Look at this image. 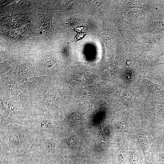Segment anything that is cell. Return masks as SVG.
<instances>
[{"instance_id": "1", "label": "cell", "mask_w": 164, "mask_h": 164, "mask_svg": "<svg viewBox=\"0 0 164 164\" xmlns=\"http://www.w3.org/2000/svg\"><path fill=\"white\" fill-rule=\"evenodd\" d=\"M36 139L28 125L12 124L0 127V154L16 156L29 149Z\"/></svg>"}, {"instance_id": "6", "label": "cell", "mask_w": 164, "mask_h": 164, "mask_svg": "<svg viewBox=\"0 0 164 164\" xmlns=\"http://www.w3.org/2000/svg\"><path fill=\"white\" fill-rule=\"evenodd\" d=\"M144 82L147 88L153 94L158 96H164V85L163 84L154 83L146 79H144Z\"/></svg>"}, {"instance_id": "12", "label": "cell", "mask_w": 164, "mask_h": 164, "mask_svg": "<svg viewBox=\"0 0 164 164\" xmlns=\"http://www.w3.org/2000/svg\"><path fill=\"white\" fill-rule=\"evenodd\" d=\"M146 56L147 54L145 53L138 56L134 60V66L138 71L140 72L142 63Z\"/></svg>"}, {"instance_id": "15", "label": "cell", "mask_w": 164, "mask_h": 164, "mask_svg": "<svg viewBox=\"0 0 164 164\" xmlns=\"http://www.w3.org/2000/svg\"><path fill=\"white\" fill-rule=\"evenodd\" d=\"M77 139L76 137L72 136L67 138L64 140V144L69 148H71L76 143Z\"/></svg>"}, {"instance_id": "18", "label": "cell", "mask_w": 164, "mask_h": 164, "mask_svg": "<svg viewBox=\"0 0 164 164\" xmlns=\"http://www.w3.org/2000/svg\"><path fill=\"white\" fill-rule=\"evenodd\" d=\"M11 91L12 94L18 98L22 99L23 96L22 94L17 89L15 88H11Z\"/></svg>"}, {"instance_id": "20", "label": "cell", "mask_w": 164, "mask_h": 164, "mask_svg": "<svg viewBox=\"0 0 164 164\" xmlns=\"http://www.w3.org/2000/svg\"><path fill=\"white\" fill-rule=\"evenodd\" d=\"M45 65L47 67H50L52 66L53 64V60H50V59L47 58L45 59L44 63Z\"/></svg>"}, {"instance_id": "5", "label": "cell", "mask_w": 164, "mask_h": 164, "mask_svg": "<svg viewBox=\"0 0 164 164\" xmlns=\"http://www.w3.org/2000/svg\"><path fill=\"white\" fill-rule=\"evenodd\" d=\"M138 138L142 149L145 163L147 164H153L150 156V140L145 133L139 134Z\"/></svg>"}, {"instance_id": "3", "label": "cell", "mask_w": 164, "mask_h": 164, "mask_svg": "<svg viewBox=\"0 0 164 164\" xmlns=\"http://www.w3.org/2000/svg\"><path fill=\"white\" fill-rule=\"evenodd\" d=\"M45 154L40 145L36 140L29 149L16 156V162L18 164H29L37 156Z\"/></svg>"}, {"instance_id": "4", "label": "cell", "mask_w": 164, "mask_h": 164, "mask_svg": "<svg viewBox=\"0 0 164 164\" xmlns=\"http://www.w3.org/2000/svg\"><path fill=\"white\" fill-rule=\"evenodd\" d=\"M36 141L40 145L45 155H48L56 152L57 144L52 137L36 138Z\"/></svg>"}, {"instance_id": "8", "label": "cell", "mask_w": 164, "mask_h": 164, "mask_svg": "<svg viewBox=\"0 0 164 164\" xmlns=\"http://www.w3.org/2000/svg\"><path fill=\"white\" fill-rule=\"evenodd\" d=\"M0 127L9 124H17L28 125L29 123L11 118L7 116L0 114Z\"/></svg>"}, {"instance_id": "11", "label": "cell", "mask_w": 164, "mask_h": 164, "mask_svg": "<svg viewBox=\"0 0 164 164\" xmlns=\"http://www.w3.org/2000/svg\"><path fill=\"white\" fill-rule=\"evenodd\" d=\"M164 66V53L158 55L155 59L153 63L152 70H155L158 68Z\"/></svg>"}, {"instance_id": "16", "label": "cell", "mask_w": 164, "mask_h": 164, "mask_svg": "<svg viewBox=\"0 0 164 164\" xmlns=\"http://www.w3.org/2000/svg\"><path fill=\"white\" fill-rule=\"evenodd\" d=\"M127 153L126 150L123 148L120 152L118 156V161L120 164H124L126 161Z\"/></svg>"}, {"instance_id": "7", "label": "cell", "mask_w": 164, "mask_h": 164, "mask_svg": "<svg viewBox=\"0 0 164 164\" xmlns=\"http://www.w3.org/2000/svg\"><path fill=\"white\" fill-rule=\"evenodd\" d=\"M101 87L99 83L82 87L80 94L85 98H92Z\"/></svg>"}, {"instance_id": "14", "label": "cell", "mask_w": 164, "mask_h": 164, "mask_svg": "<svg viewBox=\"0 0 164 164\" xmlns=\"http://www.w3.org/2000/svg\"><path fill=\"white\" fill-rule=\"evenodd\" d=\"M129 157V164H139L140 162L139 157L135 151H132L130 152Z\"/></svg>"}, {"instance_id": "13", "label": "cell", "mask_w": 164, "mask_h": 164, "mask_svg": "<svg viewBox=\"0 0 164 164\" xmlns=\"http://www.w3.org/2000/svg\"><path fill=\"white\" fill-rule=\"evenodd\" d=\"M150 114L154 116H156L159 117L164 112V104L160 105L156 107L149 109Z\"/></svg>"}, {"instance_id": "19", "label": "cell", "mask_w": 164, "mask_h": 164, "mask_svg": "<svg viewBox=\"0 0 164 164\" xmlns=\"http://www.w3.org/2000/svg\"><path fill=\"white\" fill-rule=\"evenodd\" d=\"M158 159L161 164H164V151H161L159 152Z\"/></svg>"}, {"instance_id": "17", "label": "cell", "mask_w": 164, "mask_h": 164, "mask_svg": "<svg viewBox=\"0 0 164 164\" xmlns=\"http://www.w3.org/2000/svg\"><path fill=\"white\" fill-rule=\"evenodd\" d=\"M164 26L162 22H155L152 24V29L155 31H158L162 30L164 28Z\"/></svg>"}, {"instance_id": "10", "label": "cell", "mask_w": 164, "mask_h": 164, "mask_svg": "<svg viewBox=\"0 0 164 164\" xmlns=\"http://www.w3.org/2000/svg\"><path fill=\"white\" fill-rule=\"evenodd\" d=\"M129 121L126 118H124L119 120L115 125V130L118 132H121L125 129L128 126Z\"/></svg>"}, {"instance_id": "2", "label": "cell", "mask_w": 164, "mask_h": 164, "mask_svg": "<svg viewBox=\"0 0 164 164\" xmlns=\"http://www.w3.org/2000/svg\"><path fill=\"white\" fill-rule=\"evenodd\" d=\"M28 125L36 138L52 137L54 126L48 113L31 119Z\"/></svg>"}, {"instance_id": "9", "label": "cell", "mask_w": 164, "mask_h": 164, "mask_svg": "<svg viewBox=\"0 0 164 164\" xmlns=\"http://www.w3.org/2000/svg\"><path fill=\"white\" fill-rule=\"evenodd\" d=\"M133 99L131 92L128 87L126 88L121 97V102L123 104H126L131 103Z\"/></svg>"}]
</instances>
